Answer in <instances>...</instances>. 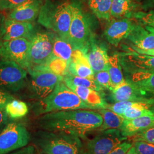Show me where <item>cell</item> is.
I'll use <instances>...</instances> for the list:
<instances>
[{
    "instance_id": "6da1fadb",
    "label": "cell",
    "mask_w": 154,
    "mask_h": 154,
    "mask_svg": "<svg viewBox=\"0 0 154 154\" xmlns=\"http://www.w3.org/2000/svg\"><path fill=\"white\" fill-rule=\"evenodd\" d=\"M103 122L98 111L88 109L65 110L39 116L36 123L39 129L64 131L84 138L86 133L97 130Z\"/></svg>"
},
{
    "instance_id": "7a4b0ae2",
    "label": "cell",
    "mask_w": 154,
    "mask_h": 154,
    "mask_svg": "<svg viewBox=\"0 0 154 154\" xmlns=\"http://www.w3.org/2000/svg\"><path fill=\"white\" fill-rule=\"evenodd\" d=\"M32 139L39 154H84L82 139L71 133L39 129Z\"/></svg>"
},
{
    "instance_id": "3957f363",
    "label": "cell",
    "mask_w": 154,
    "mask_h": 154,
    "mask_svg": "<svg viewBox=\"0 0 154 154\" xmlns=\"http://www.w3.org/2000/svg\"><path fill=\"white\" fill-rule=\"evenodd\" d=\"M32 109L33 114L37 117L47 113L65 110H94L68 88L63 80L58 83L54 90L48 97L33 102Z\"/></svg>"
},
{
    "instance_id": "277c9868",
    "label": "cell",
    "mask_w": 154,
    "mask_h": 154,
    "mask_svg": "<svg viewBox=\"0 0 154 154\" xmlns=\"http://www.w3.org/2000/svg\"><path fill=\"white\" fill-rule=\"evenodd\" d=\"M71 20L70 1L45 0L37 18V22L62 38L69 41Z\"/></svg>"
},
{
    "instance_id": "5b68a950",
    "label": "cell",
    "mask_w": 154,
    "mask_h": 154,
    "mask_svg": "<svg viewBox=\"0 0 154 154\" xmlns=\"http://www.w3.org/2000/svg\"><path fill=\"white\" fill-rule=\"evenodd\" d=\"M72 20L69 34V41L77 49L85 53L94 39L88 15L85 12L78 0H72Z\"/></svg>"
},
{
    "instance_id": "8992f818",
    "label": "cell",
    "mask_w": 154,
    "mask_h": 154,
    "mask_svg": "<svg viewBox=\"0 0 154 154\" xmlns=\"http://www.w3.org/2000/svg\"><path fill=\"white\" fill-rule=\"evenodd\" d=\"M28 81L25 95L29 99L39 100L44 99L53 92L55 86L63 77L42 70L28 71Z\"/></svg>"
},
{
    "instance_id": "52a82bcc",
    "label": "cell",
    "mask_w": 154,
    "mask_h": 154,
    "mask_svg": "<svg viewBox=\"0 0 154 154\" xmlns=\"http://www.w3.org/2000/svg\"><path fill=\"white\" fill-rule=\"evenodd\" d=\"M54 33L38 30L30 41L27 72L38 70L46 63L52 55Z\"/></svg>"
},
{
    "instance_id": "ba28073f",
    "label": "cell",
    "mask_w": 154,
    "mask_h": 154,
    "mask_svg": "<svg viewBox=\"0 0 154 154\" xmlns=\"http://www.w3.org/2000/svg\"><path fill=\"white\" fill-rule=\"evenodd\" d=\"M28 72L17 63L0 61V88L10 94L23 90L28 81Z\"/></svg>"
},
{
    "instance_id": "9c48e42d",
    "label": "cell",
    "mask_w": 154,
    "mask_h": 154,
    "mask_svg": "<svg viewBox=\"0 0 154 154\" xmlns=\"http://www.w3.org/2000/svg\"><path fill=\"white\" fill-rule=\"evenodd\" d=\"M31 135L22 123H8L0 132V154H9L28 146Z\"/></svg>"
},
{
    "instance_id": "30bf717a",
    "label": "cell",
    "mask_w": 154,
    "mask_h": 154,
    "mask_svg": "<svg viewBox=\"0 0 154 154\" xmlns=\"http://www.w3.org/2000/svg\"><path fill=\"white\" fill-rule=\"evenodd\" d=\"M127 139L119 129L100 131L84 143V154H108Z\"/></svg>"
},
{
    "instance_id": "8fae6325",
    "label": "cell",
    "mask_w": 154,
    "mask_h": 154,
    "mask_svg": "<svg viewBox=\"0 0 154 154\" xmlns=\"http://www.w3.org/2000/svg\"><path fill=\"white\" fill-rule=\"evenodd\" d=\"M30 41L25 38L4 41L0 46V60L14 62L27 70Z\"/></svg>"
},
{
    "instance_id": "7c38bea8",
    "label": "cell",
    "mask_w": 154,
    "mask_h": 154,
    "mask_svg": "<svg viewBox=\"0 0 154 154\" xmlns=\"http://www.w3.org/2000/svg\"><path fill=\"white\" fill-rule=\"evenodd\" d=\"M122 69L127 74L141 71H154V56L128 50L119 53Z\"/></svg>"
},
{
    "instance_id": "4fadbf2b",
    "label": "cell",
    "mask_w": 154,
    "mask_h": 154,
    "mask_svg": "<svg viewBox=\"0 0 154 154\" xmlns=\"http://www.w3.org/2000/svg\"><path fill=\"white\" fill-rule=\"evenodd\" d=\"M5 34L4 41L16 38H25L31 41L39 29L34 22H21L6 18Z\"/></svg>"
},
{
    "instance_id": "5bb4252c",
    "label": "cell",
    "mask_w": 154,
    "mask_h": 154,
    "mask_svg": "<svg viewBox=\"0 0 154 154\" xmlns=\"http://www.w3.org/2000/svg\"><path fill=\"white\" fill-rule=\"evenodd\" d=\"M128 18L111 21L105 29L104 35L111 45L117 46L123 39L127 38L134 25Z\"/></svg>"
},
{
    "instance_id": "9a60e30c",
    "label": "cell",
    "mask_w": 154,
    "mask_h": 154,
    "mask_svg": "<svg viewBox=\"0 0 154 154\" xmlns=\"http://www.w3.org/2000/svg\"><path fill=\"white\" fill-rule=\"evenodd\" d=\"M44 2V0H28L11 11L6 18L21 22H34Z\"/></svg>"
},
{
    "instance_id": "2e32d148",
    "label": "cell",
    "mask_w": 154,
    "mask_h": 154,
    "mask_svg": "<svg viewBox=\"0 0 154 154\" xmlns=\"http://www.w3.org/2000/svg\"><path fill=\"white\" fill-rule=\"evenodd\" d=\"M111 91V99L115 102L149 99L145 94L127 78L124 82L112 88Z\"/></svg>"
},
{
    "instance_id": "e0dca14e",
    "label": "cell",
    "mask_w": 154,
    "mask_h": 154,
    "mask_svg": "<svg viewBox=\"0 0 154 154\" xmlns=\"http://www.w3.org/2000/svg\"><path fill=\"white\" fill-rule=\"evenodd\" d=\"M86 54L94 74L102 70H108L109 56L105 47L97 44L94 39L88 46Z\"/></svg>"
},
{
    "instance_id": "ac0fdd59",
    "label": "cell",
    "mask_w": 154,
    "mask_h": 154,
    "mask_svg": "<svg viewBox=\"0 0 154 154\" xmlns=\"http://www.w3.org/2000/svg\"><path fill=\"white\" fill-rule=\"evenodd\" d=\"M154 126V116H142L130 119H125L119 130L123 136L128 138Z\"/></svg>"
},
{
    "instance_id": "d6986e66",
    "label": "cell",
    "mask_w": 154,
    "mask_h": 154,
    "mask_svg": "<svg viewBox=\"0 0 154 154\" xmlns=\"http://www.w3.org/2000/svg\"><path fill=\"white\" fill-rule=\"evenodd\" d=\"M68 88L72 90L86 104L93 107L94 110L106 109L108 103L106 102L102 92L80 86H70Z\"/></svg>"
},
{
    "instance_id": "ffe728a7",
    "label": "cell",
    "mask_w": 154,
    "mask_h": 154,
    "mask_svg": "<svg viewBox=\"0 0 154 154\" xmlns=\"http://www.w3.org/2000/svg\"><path fill=\"white\" fill-rule=\"evenodd\" d=\"M127 79L149 98H154V71H141L127 74Z\"/></svg>"
},
{
    "instance_id": "44dd1931",
    "label": "cell",
    "mask_w": 154,
    "mask_h": 154,
    "mask_svg": "<svg viewBox=\"0 0 154 154\" xmlns=\"http://www.w3.org/2000/svg\"><path fill=\"white\" fill-rule=\"evenodd\" d=\"M127 38L134 46L141 49H154V34L140 25L134 23Z\"/></svg>"
},
{
    "instance_id": "7402d4cb",
    "label": "cell",
    "mask_w": 154,
    "mask_h": 154,
    "mask_svg": "<svg viewBox=\"0 0 154 154\" xmlns=\"http://www.w3.org/2000/svg\"><path fill=\"white\" fill-rule=\"evenodd\" d=\"M136 2L133 0H112L111 17L116 19L132 17L138 8Z\"/></svg>"
},
{
    "instance_id": "603a6c76",
    "label": "cell",
    "mask_w": 154,
    "mask_h": 154,
    "mask_svg": "<svg viewBox=\"0 0 154 154\" xmlns=\"http://www.w3.org/2000/svg\"><path fill=\"white\" fill-rule=\"evenodd\" d=\"M75 49L69 41L62 38L54 33L52 55L61 58L70 63Z\"/></svg>"
},
{
    "instance_id": "cb8c5ba5",
    "label": "cell",
    "mask_w": 154,
    "mask_h": 154,
    "mask_svg": "<svg viewBox=\"0 0 154 154\" xmlns=\"http://www.w3.org/2000/svg\"><path fill=\"white\" fill-rule=\"evenodd\" d=\"M97 111L103 118L102 124L97 130L99 131L110 129H119L125 120L121 116L107 109H99Z\"/></svg>"
},
{
    "instance_id": "d4e9b609",
    "label": "cell",
    "mask_w": 154,
    "mask_h": 154,
    "mask_svg": "<svg viewBox=\"0 0 154 154\" xmlns=\"http://www.w3.org/2000/svg\"><path fill=\"white\" fill-rule=\"evenodd\" d=\"M108 71L110 74L113 88L125 81L126 79H125L122 72V67L119 53L116 52L109 56Z\"/></svg>"
},
{
    "instance_id": "484cf974",
    "label": "cell",
    "mask_w": 154,
    "mask_h": 154,
    "mask_svg": "<svg viewBox=\"0 0 154 154\" xmlns=\"http://www.w3.org/2000/svg\"><path fill=\"white\" fill-rule=\"evenodd\" d=\"M63 81L67 87L70 86L84 87L91 88L99 92H102L104 90L95 79L78 77L69 72L63 76Z\"/></svg>"
},
{
    "instance_id": "4316f807",
    "label": "cell",
    "mask_w": 154,
    "mask_h": 154,
    "mask_svg": "<svg viewBox=\"0 0 154 154\" xmlns=\"http://www.w3.org/2000/svg\"><path fill=\"white\" fill-rule=\"evenodd\" d=\"M70 63L61 58L51 55L44 65L38 70H46L58 75L64 76L69 72Z\"/></svg>"
},
{
    "instance_id": "83f0119b",
    "label": "cell",
    "mask_w": 154,
    "mask_h": 154,
    "mask_svg": "<svg viewBox=\"0 0 154 154\" xmlns=\"http://www.w3.org/2000/svg\"><path fill=\"white\" fill-rule=\"evenodd\" d=\"M112 1V0H88V5L99 19L109 21Z\"/></svg>"
},
{
    "instance_id": "f1b7e54d",
    "label": "cell",
    "mask_w": 154,
    "mask_h": 154,
    "mask_svg": "<svg viewBox=\"0 0 154 154\" xmlns=\"http://www.w3.org/2000/svg\"><path fill=\"white\" fill-rule=\"evenodd\" d=\"M29 110V106L26 102L16 99L8 102L5 108L8 118L12 119L23 118L28 114Z\"/></svg>"
},
{
    "instance_id": "f546056e",
    "label": "cell",
    "mask_w": 154,
    "mask_h": 154,
    "mask_svg": "<svg viewBox=\"0 0 154 154\" xmlns=\"http://www.w3.org/2000/svg\"><path fill=\"white\" fill-rule=\"evenodd\" d=\"M69 72L78 77L95 79L94 72L91 66L71 62L69 66Z\"/></svg>"
},
{
    "instance_id": "4dcf8cb0",
    "label": "cell",
    "mask_w": 154,
    "mask_h": 154,
    "mask_svg": "<svg viewBox=\"0 0 154 154\" xmlns=\"http://www.w3.org/2000/svg\"><path fill=\"white\" fill-rule=\"evenodd\" d=\"M146 116H154V109L142 107H131L127 109L121 116L125 119H130Z\"/></svg>"
},
{
    "instance_id": "1f68e13d",
    "label": "cell",
    "mask_w": 154,
    "mask_h": 154,
    "mask_svg": "<svg viewBox=\"0 0 154 154\" xmlns=\"http://www.w3.org/2000/svg\"><path fill=\"white\" fill-rule=\"evenodd\" d=\"M132 17L140 24L154 29V10L149 11H136L133 14Z\"/></svg>"
},
{
    "instance_id": "d6a6232c",
    "label": "cell",
    "mask_w": 154,
    "mask_h": 154,
    "mask_svg": "<svg viewBox=\"0 0 154 154\" xmlns=\"http://www.w3.org/2000/svg\"><path fill=\"white\" fill-rule=\"evenodd\" d=\"M94 78L96 82L104 90L107 89L111 91L113 88L108 70H102L95 72L94 74Z\"/></svg>"
},
{
    "instance_id": "836d02e7",
    "label": "cell",
    "mask_w": 154,
    "mask_h": 154,
    "mask_svg": "<svg viewBox=\"0 0 154 154\" xmlns=\"http://www.w3.org/2000/svg\"><path fill=\"white\" fill-rule=\"evenodd\" d=\"M133 142L143 141L154 144V126L132 137Z\"/></svg>"
},
{
    "instance_id": "e575fe53",
    "label": "cell",
    "mask_w": 154,
    "mask_h": 154,
    "mask_svg": "<svg viewBox=\"0 0 154 154\" xmlns=\"http://www.w3.org/2000/svg\"><path fill=\"white\" fill-rule=\"evenodd\" d=\"M133 146L138 154H154V144L143 141L133 142Z\"/></svg>"
},
{
    "instance_id": "d590c367",
    "label": "cell",
    "mask_w": 154,
    "mask_h": 154,
    "mask_svg": "<svg viewBox=\"0 0 154 154\" xmlns=\"http://www.w3.org/2000/svg\"><path fill=\"white\" fill-rule=\"evenodd\" d=\"M28 0H0V11H11Z\"/></svg>"
},
{
    "instance_id": "8d00e7d4",
    "label": "cell",
    "mask_w": 154,
    "mask_h": 154,
    "mask_svg": "<svg viewBox=\"0 0 154 154\" xmlns=\"http://www.w3.org/2000/svg\"><path fill=\"white\" fill-rule=\"evenodd\" d=\"M14 99L11 94L0 88V110H5L7 103Z\"/></svg>"
},
{
    "instance_id": "74e56055",
    "label": "cell",
    "mask_w": 154,
    "mask_h": 154,
    "mask_svg": "<svg viewBox=\"0 0 154 154\" xmlns=\"http://www.w3.org/2000/svg\"><path fill=\"white\" fill-rule=\"evenodd\" d=\"M133 146V143L125 140L108 154H126Z\"/></svg>"
},
{
    "instance_id": "f35d334b",
    "label": "cell",
    "mask_w": 154,
    "mask_h": 154,
    "mask_svg": "<svg viewBox=\"0 0 154 154\" xmlns=\"http://www.w3.org/2000/svg\"><path fill=\"white\" fill-rule=\"evenodd\" d=\"M9 154H38V152L33 144L28 145L22 149H17Z\"/></svg>"
},
{
    "instance_id": "ab89813d",
    "label": "cell",
    "mask_w": 154,
    "mask_h": 154,
    "mask_svg": "<svg viewBox=\"0 0 154 154\" xmlns=\"http://www.w3.org/2000/svg\"><path fill=\"white\" fill-rule=\"evenodd\" d=\"M123 49L126 50L127 51L130 50V51H134L139 54H145V55H151V56H154V49H139L137 47L134 46L133 45H131V48H128V46L123 45Z\"/></svg>"
},
{
    "instance_id": "60d3db41",
    "label": "cell",
    "mask_w": 154,
    "mask_h": 154,
    "mask_svg": "<svg viewBox=\"0 0 154 154\" xmlns=\"http://www.w3.org/2000/svg\"><path fill=\"white\" fill-rule=\"evenodd\" d=\"M6 17L2 11H0V46L4 42V37L5 34V22Z\"/></svg>"
},
{
    "instance_id": "b9f144b4",
    "label": "cell",
    "mask_w": 154,
    "mask_h": 154,
    "mask_svg": "<svg viewBox=\"0 0 154 154\" xmlns=\"http://www.w3.org/2000/svg\"><path fill=\"white\" fill-rule=\"evenodd\" d=\"M9 118L5 110H0V132L4 128L8 122Z\"/></svg>"
},
{
    "instance_id": "7bdbcfd3",
    "label": "cell",
    "mask_w": 154,
    "mask_h": 154,
    "mask_svg": "<svg viewBox=\"0 0 154 154\" xmlns=\"http://www.w3.org/2000/svg\"><path fill=\"white\" fill-rule=\"evenodd\" d=\"M142 8L144 10L154 8V0H144Z\"/></svg>"
},
{
    "instance_id": "ee69618b",
    "label": "cell",
    "mask_w": 154,
    "mask_h": 154,
    "mask_svg": "<svg viewBox=\"0 0 154 154\" xmlns=\"http://www.w3.org/2000/svg\"><path fill=\"white\" fill-rule=\"evenodd\" d=\"M126 154H138L135 149L134 147V146H132V147L129 149V150L127 152V153Z\"/></svg>"
},
{
    "instance_id": "f6af8a7d",
    "label": "cell",
    "mask_w": 154,
    "mask_h": 154,
    "mask_svg": "<svg viewBox=\"0 0 154 154\" xmlns=\"http://www.w3.org/2000/svg\"><path fill=\"white\" fill-rule=\"evenodd\" d=\"M146 28L147 30H149V31H150L151 32H152V33H153L154 34V28H151V27H149V26H146Z\"/></svg>"
},
{
    "instance_id": "bcb514c9",
    "label": "cell",
    "mask_w": 154,
    "mask_h": 154,
    "mask_svg": "<svg viewBox=\"0 0 154 154\" xmlns=\"http://www.w3.org/2000/svg\"><path fill=\"white\" fill-rule=\"evenodd\" d=\"M133 1H135V2H140V1H141L142 0H133Z\"/></svg>"
},
{
    "instance_id": "7dc6e473",
    "label": "cell",
    "mask_w": 154,
    "mask_h": 154,
    "mask_svg": "<svg viewBox=\"0 0 154 154\" xmlns=\"http://www.w3.org/2000/svg\"><path fill=\"white\" fill-rule=\"evenodd\" d=\"M38 154H39V153H38Z\"/></svg>"
}]
</instances>
